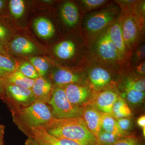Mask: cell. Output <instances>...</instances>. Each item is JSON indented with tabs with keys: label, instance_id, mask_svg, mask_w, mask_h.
<instances>
[{
	"label": "cell",
	"instance_id": "obj_1",
	"mask_svg": "<svg viewBox=\"0 0 145 145\" xmlns=\"http://www.w3.org/2000/svg\"><path fill=\"white\" fill-rule=\"evenodd\" d=\"M44 127L54 137L71 140L80 145H96L97 139L89 129L82 117L53 118Z\"/></svg>",
	"mask_w": 145,
	"mask_h": 145
},
{
	"label": "cell",
	"instance_id": "obj_2",
	"mask_svg": "<svg viewBox=\"0 0 145 145\" xmlns=\"http://www.w3.org/2000/svg\"><path fill=\"white\" fill-rule=\"evenodd\" d=\"M11 111L13 121L27 136L31 129L44 126L53 118L50 106L39 101L27 106L11 105Z\"/></svg>",
	"mask_w": 145,
	"mask_h": 145
},
{
	"label": "cell",
	"instance_id": "obj_3",
	"mask_svg": "<svg viewBox=\"0 0 145 145\" xmlns=\"http://www.w3.org/2000/svg\"><path fill=\"white\" fill-rule=\"evenodd\" d=\"M48 104L52 108V116L54 119L82 117L84 107L71 103L67 98L61 87L57 86L53 88L52 96Z\"/></svg>",
	"mask_w": 145,
	"mask_h": 145
},
{
	"label": "cell",
	"instance_id": "obj_4",
	"mask_svg": "<svg viewBox=\"0 0 145 145\" xmlns=\"http://www.w3.org/2000/svg\"><path fill=\"white\" fill-rule=\"evenodd\" d=\"M120 10L114 7H110L91 13L87 18L85 26L90 35H98L119 18Z\"/></svg>",
	"mask_w": 145,
	"mask_h": 145
},
{
	"label": "cell",
	"instance_id": "obj_5",
	"mask_svg": "<svg viewBox=\"0 0 145 145\" xmlns=\"http://www.w3.org/2000/svg\"><path fill=\"white\" fill-rule=\"evenodd\" d=\"M122 33L128 51L134 47L144 26V18L130 14H122L119 18Z\"/></svg>",
	"mask_w": 145,
	"mask_h": 145
},
{
	"label": "cell",
	"instance_id": "obj_6",
	"mask_svg": "<svg viewBox=\"0 0 145 145\" xmlns=\"http://www.w3.org/2000/svg\"><path fill=\"white\" fill-rule=\"evenodd\" d=\"M108 27L97 35L94 50L98 56L104 61L110 62L119 61L121 60L110 38Z\"/></svg>",
	"mask_w": 145,
	"mask_h": 145
},
{
	"label": "cell",
	"instance_id": "obj_7",
	"mask_svg": "<svg viewBox=\"0 0 145 145\" xmlns=\"http://www.w3.org/2000/svg\"><path fill=\"white\" fill-rule=\"evenodd\" d=\"M5 93L11 106H27L36 101L31 89L18 86L5 84Z\"/></svg>",
	"mask_w": 145,
	"mask_h": 145
},
{
	"label": "cell",
	"instance_id": "obj_8",
	"mask_svg": "<svg viewBox=\"0 0 145 145\" xmlns=\"http://www.w3.org/2000/svg\"><path fill=\"white\" fill-rule=\"evenodd\" d=\"M61 87L63 89L69 101L78 106H81V105L86 103L91 96L90 89L81 84H70Z\"/></svg>",
	"mask_w": 145,
	"mask_h": 145
},
{
	"label": "cell",
	"instance_id": "obj_9",
	"mask_svg": "<svg viewBox=\"0 0 145 145\" xmlns=\"http://www.w3.org/2000/svg\"><path fill=\"white\" fill-rule=\"evenodd\" d=\"M27 136L34 137L42 145H80L71 140L50 135L44 126L31 129Z\"/></svg>",
	"mask_w": 145,
	"mask_h": 145
},
{
	"label": "cell",
	"instance_id": "obj_10",
	"mask_svg": "<svg viewBox=\"0 0 145 145\" xmlns=\"http://www.w3.org/2000/svg\"><path fill=\"white\" fill-rule=\"evenodd\" d=\"M82 116L89 129L97 139L101 130L103 113L94 106L88 105L84 108Z\"/></svg>",
	"mask_w": 145,
	"mask_h": 145
},
{
	"label": "cell",
	"instance_id": "obj_11",
	"mask_svg": "<svg viewBox=\"0 0 145 145\" xmlns=\"http://www.w3.org/2000/svg\"><path fill=\"white\" fill-rule=\"evenodd\" d=\"M110 38L116 48L121 60H123L128 53L122 33L119 18L108 27Z\"/></svg>",
	"mask_w": 145,
	"mask_h": 145
},
{
	"label": "cell",
	"instance_id": "obj_12",
	"mask_svg": "<svg viewBox=\"0 0 145 145\" xmlns=\"http://www.w3.org/2000/svg\"><path fill=\"white\" fill-rule=\"evenodd\" d=\"M53 89L52 83L49 80L45 78L39 77L35 80L31 89L36 101L48 104Z\"/></svg>",
	"mask_w": 145,
	"mask_h": 145
},
{
	"label": "cell",
	"instance_id": "obj_13",
	"mask_svg": "<svg viewBox=\"0 0 145 145\" xmlns=\"http://www.w3.org/2000/svg\"><path fill=\"white\" fill-rule=\"evenodd\" d=\"M52 80L58 86L63 87L72 84H80L82 78L78 73L65 68H58L53 71L51 76Z\"/></svg>",
	"mask_w": 145,
	"mask_h": 145
},
{
	"label": "cell",
	"instance_id": "obj_14",
	"mask_svg": "<svg viewBox=\"0 0 145 145\" xmlns=\"http://www.w3.org/2000/svg\"><path fill=\"white\" fill-rule=\"evenodd\" d=\"M118 97L113 91H104L98 94L94 106L101 113L111 114L113 105Z\"/></svg>",
	"mask_w": 145,
	"mask_h": 145
},
{
	"label": "cell",
	"instance_id": "obj_15",
	"mask_svg": "<svg viewBox=\"0 0 145 145\" xmlns=\"http://www.w3.org/2000/svg\"><path fill=\"white\" fill-rule=\"evenodd\" d=\"M89 80L93 88L99 90L108 85L111 81V76L108 71L96 67L91 69L89 73Z\"/></svg>",
	"mask_w": 145,
	"mask_h": 145
},
{
	"label": "cell",
	"instance_id": "obj_16",
	"mask_svg": "<svg viewBox=\"0 0 145 145\" xmlns=\"http://www.w3.org/2000/svg\"><path fill=\"white\" fill-rule=\"evenodd\" d=\"M60 13L64 23L67 26L71 27L78 24L79 10L73 3L69 1L65 3L61 8Z\"/></svg>",
	"mask_w": 145,
	"mask_h": 145
},
{
	"label": "cell",
	"instance_id": "obj_17",
	"mask_svg": "<svg viewBox=\"0 0 145 145\" xmlns=\"http://www.w3.org/2000/svg\"><path fill=\"white\" fill-rule=\"evenodd\" d=\"M10 49L17 54H30L37 51V47L33 43L23 37L13 40L10 44Z\"/></svg>",
	"mask_w": 145,
	"mask_h": 145
},
{
	"label": "cell",
	"instance_id": "obj_18",
	"mask_svg": "<svg viewBox=\"0 0 145 145\" xmlns=\"http://www.w3.org/2000/svg\"><path fill=\"white\" fill-rule=\"evenodd\" d=\"M34 28L37 35L43 39L51 38L55 33V28L49 20L44 17H39L34 20Z\"/></svg>",
	"mask_w": 145,
	"mask_h": 145
},
{
	"label": "cell",
	"instance_id": "obj_19",
	"mask_svg": "<svg viewBox=\"0 0 145 145\" xmlns=\"http://www.w3.org/2000/svg\"><path fill=\"white\" fill-rule=\"evenodd\" d=\"M2 78L5 84L14 85L29 89H31L35 82V80L27 78L18 70Z\"/></svg>",
	"mask_w": 145,
	"mask_h": 145
},
{
	"label": "cell",
	"instance_id": "obj_20",
	"mask_svg": "<svg viewBox=\"0 0 145 145\" xmlns=\"http://www.w3.org/2000/svg\"><path fill=\"white\" fill-rule=\"evenodd\" d=\"M75 43L70 40L63 41L56 45L54 52L58 58L63 60H67L72 58L76 52Z\"/></svg>",
	"mask_w": 145,
	"mask_h": 145
},
{
	"label": "cell",
	"instance_id": "obj_21",
	"mask_svg": "<svg viewBox=\"0 0 145 145\" xmlns=\"http://www.w3.org/2000/svg\"><path fill=\"white\" fill-rule=\"evenodd\" d=\"M101 129L122 137H127L129 135L128 133L125 132L121 129L117 119L111 114L103 113Z\"/></svg>",
	"mask_w": 145,
	"mask_h": 145
},
{
	"label": "cell",
	"instance_id": "obj_22",
	"mask_svg": "<svg viewBox=\"0 0 145 145\" xmlns=\"http://www.w3.org/2000/svg\"><path fill=\"white\" fill-rule=\"evenodd\" d=\"M18 63L6 54L0 53V78H4L18 70Z\"/></svg>",
	"mask_w": 145,
	"mask_h": 145
},
{
	"label": "cell",
	"instance_id": "obj_23",
	"mask_svg": "<svg viewBox=\"0 0 145 145\" xmlns=\"http://www.w3.org/2000/svg\"><path fill=\"white\" fill-rule=\"evenodd\" d=\"M131 111L126 102L120 96L117 98L112 107L111 114L116 119L129 117L131 116Z\"/></svg>",
	"mask_w": 145,
	"mask_h": 145
},
{
	"label": "cell",
	"instance_id": "obj_24",
	"mask_svg": "<svg viewBox=\"0 0 145 145\" xmlns=\"http://www.w3.org/2000/svg\"><path fill=\"white\" fill-rule=\"evenodd\" d=\"M30 63L34 66L40 77L44 78L49 71V63L43 58L32 57L29 58Z\"/></svg>",
	"mask_w": 145,
	"mask_h": 145
},
{
	"label": "cell",
	"instance_id": "obj_25",
	"mask_svg": "<svg viewBox=\"0 0 145 145\" xmlns=\"http://www.w3.org/2000/svg\"><path fill=\"white\" fill-rule=\"evenodd\" d=\"M123 137L101 129L97 137L96 145H112Z\"/></svg>",
	"mask_w": 145,
	"mask_h": 145
},
{
	"label": "cell",
	"instance_id": "obj_26",
	"mask_svg": "<svg viewBox=\"0 0 145 145\" xmlns=\"http://www.w3.org/2000/svg\"><path fill=\"white\" fill-rule=\"evenodd\" d=\"M10 13L16 19L21 18L25 9L24 2L22 0H10L9 1Z\"/></svg>",
	"mask_w": 145,
	"mask_h": 145
},
{
	"label": "cell",
	"instance_id": "obj_27",
	"mask_svg": "<svg viewBox=\"0 0 145 145\" xmlns=\"http://www.w3.org/2000/svg\"><path fill=\"white\" fill-rule=\"evenodd\" d=\"M128 102L133 105L142 103L145 98V91H139L132 89H125L123 93Z\"/></svg>",
	"mask_w": 145,
	"mask_h": 145
},
{
	"label": "cell",
	"instance_id": "obj_28",
	"mask_svg": "<svg viewBox=\"0 0 145 145\" xmlns=\"http://www.w3.org/2000/svg\"><path fill=\"white\" fill-rule=\"evenodd\" d=\"M124 89H132L139 91H145V80L144 78L139 80H134L131 78L126 79L124 84Z\"/></svg>",
	"mask_w": 145,
	"mask_h": 145
},
{
	"label": "cell",
	"instance_id": "obj_29",
	"mask_svg": "<svg viewBox=\"0 0 145 145\" xmlns=\"http://www.w3.org/2000/svg\"><path fill=\"white\" fill-rule=\"evenodd\" d=\"M18 70L25 77L35 80L40 77L39 74L31 63L25 62L18 67Z\"/></svg>",
	"mask_w": 145,
	"mask_h": 145
},
{
	"label": "cell",
	"instance_id": "obj_30",
	"mask_svg": "<svg viewBox=\"0 0 145 145\" xmlns=\"http://www.w3.org/2000/svg\"><path fill=\"white\" fill-rule=\"evenodd\" d=\"M82 8L84 10H93L100 8L108 3L105 0H82L79 1Z\"/></svg>",
	"mask_w": 145,
	"mask_h": 145
},
{
	"label": "cell",
	"instance_id": "obj_31",
	"mask_svg": "<svg viewBox=\"0 0 145 145\" xmlns=\"http://www.w3.org/2000/svg\"><path fill=\"white\" fill-rule=\"evenodd\" d=\"M112 145H142V144L138 138L128 136L120 139Z\"/></svg>",
	"mask_w": 145,
	"mask_h": 145
},
{
	"label": "cell",
	"instance_id": "obj_32",
	"mask_svg": "<svg viewBox=\"0 0 145 145\" xmlns=\"http://www.w3.org/2000/svg\"><path fill=\"white\" fill-rule=\"evenodd\" d=\"M117 121L121 129L125 132L128 133L127 131L132 128V122L128 117L117 119Z\"/></svg>",
	"mask_w": 145,
	"mask_h": 145
},
{
	"label": "cell",
	"instance_id": "obj_33",
	"mask_svg": "<svg viewBox=\"0 0 145 145\" xmlns=\"http://www.w3.org/2000/svg\"><path fill=\"white\" fill-rule=\"evenodd\" d=\"M9 36V31L7 27L0 23V43L5 46Z\"/></svg>",
	"mask_w": 145,
	"mask_h": 145
},
{
	"label": "cell",
	"instance_id": "obj_34",
	"mask_svg": "<svg viewBox=\"0 0 145 145\" xmlns=\"http://www.w3.org/2000/svg\"><path fill=\"white\" fill-rule=\"evenodd\" d=\"M145 57V44H143L136 50L134 54V61L136 62H141L144 59Z\"/></svg>",
	"mask_w": 145,
	"mask_h": 145
},
{
	"label": "cell",
	"instance_id": "obj_35",
	"mask_svg": "<svg viewBox=\"0 0 145 145\" xmlns=\"http://www.w3.org/2000/svg\"><path fill=\"white\" fill-rule=\"evenodd\" d=\"M136 71L137 74L140 75H144L145 73V61H143L139 63L136 67Z\"/></svg>",
	"mask_w": 145,
	"mask_h": 145
},
{
	"label": "cell",
	"instance_id": "obj_36",
	"mask_svg": "<svg viewBox=\"0 0 145 145\" xmlns=\"http://www.w3.org/2000/svg\"><path fill=\"white\" fill-rule=\"evenodd\" d=\"M25 145H42L31 136H29L25 141Z\"/></svg>",
	"mask_w": 145,
	"mask_h": 145
},
{
	"label": "cell",
	"instance_id": "obj_37",
	"mask_svg": "<svg viewBox=\"0 0 145 145\" xmlns=\"http://www.w3.org/2000/svg\"><path fill=\"white\" fill-rule=\"evenodd\" d=\"M0 96L5 97V84L2 78H0Z\"/></svg>",
	"mask_w": 145,
	"mask_h": 145
},
{
	"label": "cell",
	"instance_id": "obj_38",
	"mask_svg": "<svg viewBox=\"0 0 145 145\" xmlns=\"http://www.w3.org/2000/svg\"><path fill=\"white\" fill-rule=\"evenodd\" d=\"M137 124L142 129L145 128V116L142 115L138 118L137 120Z\"/></svg>",
	"mask_w": 145,
	"mask_h": 145
},
{
	"label": "cell",
	"instance_id": "obj_39",
	"mask_svg": "<svg viewBox=\"0 0 145 145\" xmlns=\"http://www.w3.org/2000/svg\"><path fill=\"white\" fill-rule=\"evenodd\" d=\"M5 133V126L3 125H0V142L3 140Z\"/></svg>",
	"mask_w": 145,
	"mask_h": 145
},
{
	"label": "cell",
	"instance_id": "obj_40",
	"mask_svg": "<svg viewBox=\"0 0 145 145\" xmlns=\"http://www.w3.org/2000/svg\"><path fill=\"white\" fill-rule=\"evenodd\" d=\"M7 50L5 46L0 43V53L6 54Z\"/></svg>",
	"mask_w": 145,
	"mask_h": 145
},
{
	"label": "cell",
	"instance_id": "obj_41",
	"mask_svg": "<svg viewBox=\"0 0 145 145\" xmlns=\"http://www.w3.org/2000/svg\"><path fill=\"white\" fill-rule=\"evenodd\" d=\"M6 1L0 0V12L3 10L5 5Z\"/></svg>",
	"mask_w": 145,
	"mask_h": 145
},
{
	"label": "cell",
	"instance_id": "obj_42",
	"mask_svg": "<svg viewBox=\"0 0 145 145\" xmlns=\"http://www.w3.org/2000/svg\"><path fill=\"white\" fill-rule=\"evenodd\" d=\"M143 130V136H144V137H145V128L142 129Z\"/></svg>",
	"mask_w": 145,
	"mask_h": 145
},
{
	"label": "cell",
	"instance_id": "obj_43",
	"mask_svg": "<svg viewBox=\"0 0 145 145\" xmlns=\"http://www.w3.org/2000/svg\"><path fill=\"white\" fill-rule=\"evenodd\" d=\"M0 145H3V140H2L0 142Z\"/></svg>",
	"mask_w": 145,
	"mask_h": 145
}]
</instances>
